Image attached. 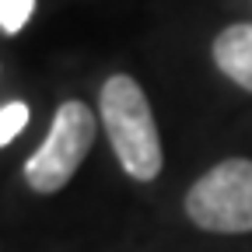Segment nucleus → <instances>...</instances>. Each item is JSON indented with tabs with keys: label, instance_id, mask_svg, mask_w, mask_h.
Here are the masks:
<instances>
[{
	"label": "nucleus",
	"instance_id": "f257e3e1",
	"mask_svg": "<svg viewBox=\"0 0 252 252\" xmlns=\"http://www.w3.org/2000/svg\"><path fill=\"white\" fill-rule=\"evenodd\" d=\"M98 112L119 168L137 182H154L161 175L165 154H161V137H158V123L144 88L126 74H112L102 84Z\"/></svg>",
	"mask_w": 252,
	"mask_h": 252
},
{
	"label": "nucleus",
	"instance_id": "f03ea898",
	"mask_svg": "<svg viewBox=\"0 0 252 252\" xmlns=\"http://www.w3.org/2000/svg\"><path fill=\"white\" fill-rule=\"evenodd\" d=\"M186 214L196 228L214 235L252 231V161L224 158L203 172L186 193Z\"/></svg>",
	"mask_w": 252,
	"mask_h": 252
},
{
	"label": "nucleus",
	"instance_id": "7ed1b4c3",
	"mask_svg": "<svg viewBox=\"0 0 252 252\" xmlns=\"http://www.w3.org/2000/svg\"><path fill=\"white\" fill-rule=\"evenodd\" d=\"M94 133H98V119L94 112L70 98L63 102L49 123V137L35 147V154L25 161V182L35 193H60L63 186L74 179V172L81 168V161L88 158Z\"/></svg>",
	"mask_w": 252,
	"mask_h": 252
},
{
	"label": "nucleus",
	"instance_id": "20e7f679",
	"mask_svg": "<svg viewBox=\"0 0 252 252\" xmlns=\"http://www.w3.org/2000/svg\"><path fill=\"white\" fill-rule=\"evenodd\" d=\"M214 63L238 88L252 91V21L228 25L214 39Z\"/></svg>",
	"mask_w": 252,
	"mask_h": 252
},
{
	"label": "nucleus",
	"instance_id": "39448f33",
	"mask_svg": "<svg viewBox=\"0 0 252 252\" xmlns=\"http://www.w3.org/2000/svg\"><path fill=\"white\" fill-rule=\"evenodd\" d=\"M32 11H35V0H0V28H4V35H18L28 25Z\"/></svg>",
	"mask_w": 252,
	"mask_h": 252
},
{
	"label": "nucleus",
	"instance_id": "423d86ee",
	"mask_svg": "<svg viewBox=\"0 0 252 252\" xmlns=\"http://www.w3.org/2000/svg\"><path fill=\"white\" fill-rule=\"evenodd\" d=\"M28 105L25 102H4V105H0V144H11L21 130H25V126H28Z\"/></svg>",
	"mask_w": 252,
	"mask_h": 252
}]
</instances>
